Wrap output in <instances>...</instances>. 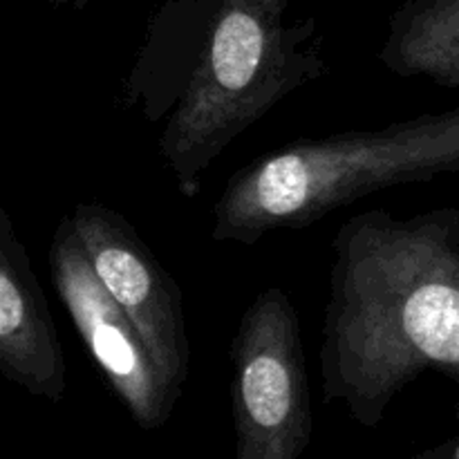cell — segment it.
<instances>
[{
    "mask_svg": "<svg viewBox=\"0 0 459 459\" xmlns=\"http://www.w3.org/2000/svg\"><path fill=\"white\" fill-rule=\"evenodd\" d=\"M318 372L325 402L363 429L424 372L459 388V206L411 218L370 209L341 224Z\"/></svg>",
    "mask_w": 459,
    "mask_h": 459,
    "instance_id": "cell-1",
    "label": "cell"
},
{
    "mask_svg": "<svg viewBox=\"0 0 459 459\" xmlns=\"http://www.w3.org/2000/svg\"><path fill=\"white\" fill-rule=\"evenodd\" d=\"M459 175V103L437 115L299 139L238 169L213 206L211 238L254 247L278 229H307L397 184Z\"/></svg>",
    "mask_w": 459,
    "mask_h": 459,
    "instance_id": "cell-2",
    "label": "cell"
},
{
    "mask_svg": "<svg viewBox=\"0 0 459 459\" xmlns=\"http://www.w3.org/2000/svg\"><path fill=\"white\" fill-rule=\"evenodd\" d=\"M290 0H220L204 48L160 133L184 197L213 161L296 90L327 74L316 21H287Z\"/></svg>",
    "mask_w": 459,
    "mask_h": 459,
    "instance_id": "cell-3",
    "label": "cell"
},
{
    "mask_svg": "<svg viewBox=\"0 0 459 459\" xmlns=\"http://www.w3.org/2000/svg\"><path fill=\"white\" fill-rule=\"evenodd\" d=\"M233 459H300L314 415L299 314L278 287L247 305L231 343Z\"/></svg>",
    "mask_w": 459,
    "mask_h": 459,
    "instance_id": "cell-4",
    "label": "cell"
},
{
    "mask_svg": "<svg viewBox=\"0 0 459 459\" xmlns=\"http://www.w3.org/2000/svg\"><path fill=\"white\" fill-rule=\"evenodd\" d=\"M48 264L54 290L90 359L134 424L143 430L166 426L182 393L170 385L134 323L97 276L70 215H63L54 229Z\"/></svg>",
    "mask_w": 459,
    "mask_h": 459,
    "instance_id": "cell-5",
    "label": "cell"
},
{
    "mask_svg": "<svg viewBox=\"0 0 459 459\" xmlns=\"http://www.w3.org/2000/svg\"><path fill=\"white\" fill-rule=\"evenodd\" d=\"M67 215L97 276L134 323L170 385L184 393L191 343L178 281L119 211L99 202H79Z\"/></svg>",
    "mask_w": 459,
    "mask_h": 459,
    "instance_id": "cell-6",
    "label": "cell"
},
{
    "mask_svg": "<svg viewBox=\"0 0 459 459\" xmlns=\"http://www.w3.org/2000/svg\"><path fill=\"white\" fill-rule=\"evenodd\" d=\"M0 375L31 397L61 402L67 368L48 296L0 206Z\"/></svg>",
    "mask_w": 459,
    "mask_h": 459,
    "instance_id": "cell-7",
    "label": "cell"
},
{
    "mask_svg": "<svg viewBox=\"0 0 459 459\" xmlns=\"http://www.w3.org/2000/svg\"><path fill=\"white\" fill-rule=\"evenodd\" d=\"M379 63L402 79L459 90V0H408L390 16Z\"/></svg>",
    "mask_w": 459,
    "mask_h": 459,
    "instance_id": "cell-8",
    "label": "cell"
},
{
    "mask_svg": "<svg viewBox=\"0 0 459 459\" xmlns=\"http://www.w3.org/2000/svg\"><path fill=\"white\" fill-rule=\"evenodd\" d=\"M415 459H459V430L444 442L415 453Z\"/></svg>",
    "mask_w": 459,
    "mask_h": 459,
    "instance_id": "cell-9",
    "label": "cell"
},
{
    "mask_svg": "<svg viewBox=\"0 0 459 459\" xmlns=\"http://www.w3.org/2000/svg\"><path fill=\"white\" fill-rule=\"evenodd\" d=\"M54 4H67V7L76 9V12H81V9L85 7V4L90 3V0H52Z\"/></svg>",
    "mask_w": 459,
    "mask_h": 459,
    "instance_id": "cell-10",
    "label": "cell"
},
{
    "mask_svg": "<svg viewBox=\"0 0 459 459\" xmlns=\"http://www.w3.org/2000/svg\"><path fill=\"white\" fill-rule=\"evenodd\" d=\"M403 459H415V455H408V457H403Z\"/></svg>",
    "mask_w": 459,
    "mask_h": 459,
    "instance_id": "cell-11",
    "label": "cell"
}]
</instances>
